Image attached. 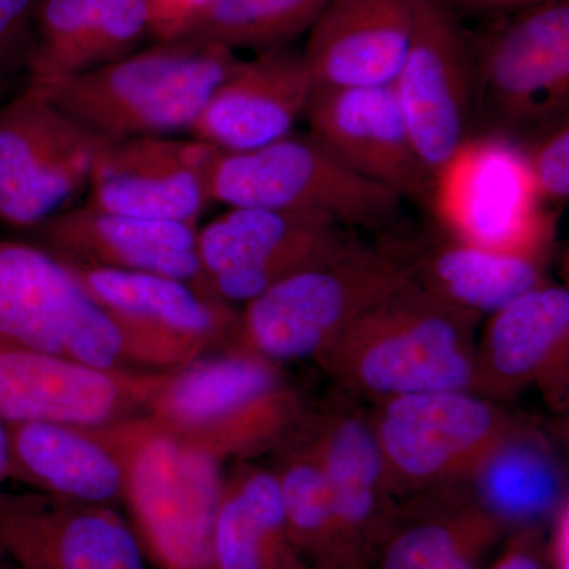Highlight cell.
I'll return each instance as SVG.
<instances>
[{"label":"cell","mask_w":569,"mask_h":569,"mask_svg":"<svg viewBox=\"0 0 569 569\" xmlns=\"http://www.w3.org/2000/svg\"><path fill=\"white\" fill-rule=\"evenodd\" d=\"M216 557L217 569H312L290 537L274 475L253 460L223 471Z\"/></svg>","instance_id":"cell-29"},{"label":"cell","mask_w":569,"mask_h":569,"mask_svg":"<svg viewBox=\"0 0 569 569\" xmlns=\"http://www.w3.org/2000/svg\"><path fill=\"white\" fill-rule=\"evenodd\" d=\"M539 197L546 204L567 203L569 198V123L560 116L527 133L519 142Z\"/></svg>","instance_id":"cell-32"},{"label":"cell","mask_w":569,"mask_h":569,"mask_svg":"<svg viewBox=\"0 0 569 569\" xmlns=\"http://www.w3.org/2000/svg\"><path fill=\"white\" fill-rule=\"evenodd\" d=\"M507 533L462 489L422 493L400 501L369 568L481 569Z\"/></svg>","instance_id":"cell-25"},{"label":"cell","mask_w":569,"mask_h":569,"mask_svg":"<svg viewBox=\"0 0 569 569\" xmlns=\"http://www.w3.org/2000/svg\"><path fill=\"white\" fill-rule=\"evenodd\" d=\"M317 569H369V567L361 563H355V561H343V563L326 565V567Z\"/></svg>","instance_id":"cell-39"},{"label":"cell","mask_w":569,"mask_h":569,"mask_svg":"<svg viewBox=\"0 0 569 569\" xmlns=\"http://www.w3.org/2000/svg\"><path fill=\"white\" fill-rule=\"evenodd\" d=\"M392 88L418 159L436 181L471 137L477 102L468 36L445 0H413V33Z\"/></svg>","instance_id":"cell-14"},{"label":"cell","mask_w":569,"mask_h":569,"mask_svg":"<svg viewBox=\"0 0 569 569\" xmlns=\"http://www.w3.org/2000/svg\"><path fill=\"white\" fill-rule=\"evenodd\" d=\"M486 569H550L542 527L511 531L500 556Z\"/></svg>","instance_id":"cell-35"},{"label":"cell","mask_w":569,"mask_h":569,"mask_svg":"<svg viewBox=\"0 0 569 569\" xmlns=\"http://www.w3.org/2000/svg\"><path fill=\"white\" fill-rule=\"evenodd\" d=\"M452 10L467 11V13H511L538 6L546 0H445Z\"/></svg>","instance_id":"cell-37"},{"label":"cell","mask_w":569,"mask_h":569,"mask_svg":"<svg viewBox=\"0 0 569 569\" xmlns=\"http://www.w3.org/2000/svg\"><path fill=\"white\" fill-rule=\"evenodd\" d=\"M0 569H13L3 556H0Z\"/></svg>","instance_id":"cell-40"},{"label":"cell","mask_w":569,"mask_h":569,"mask_svg":"<svg viewBox=\"0 0 569 569\" xmlns=\"http://www.w3.org/2000/svg\"><path fill=\"white\" fill-rule=\"evenodd\" d=\"M208 0H144L149 37L156 41L182 39Z\"/></svg>","instance_id":"cell-34"},{"label":"cell","mask_w":569,"mask_h":569,"mask_svg":"<svg viewBox=\"0 0 569 569\" xmlns=\"http://www.w3.org/2000/svg\"><path fill=\"white\" fill-rule=\"evenodd\" d=\"M370 406V422L400 501L462 488L522 418L475 391L418 392Z\"/></svg>","instance_id":"cell-7"},{"label":"cell","mask_w":569,"mask_h":569,"mask_svg":"<svg viewBox=\"0 0 569 569\" xmlns=\"http://www.w3.org/2000/svg\"><path fill=\"white\" fill-rule=\"evenodd\" d=\"M209 189L212 203L316 213L350 230H385L403 201L340 162L310 133H290L252 151L217 152Z\"/></svg>","instance_id":"cell-6"},{"label":"cell","mask_w":569,"mask_h":569,"mask_svg":"<svg viewBox=\"0 0 569 569\" xmlns=\"http://www.w3.org/2000/svg\"><path fill=\"white\" fill-rule=\"evenodd\" d=\"M402 253L415 282L479 317L490 316L531 288L550 282L548 260L482 249L448 234Z\"/></svg>","instance_id":"cell-28"},{"label":"cell","mask_w":569,"mask_h":569,"mask_svg":"<svg viewBox=\"0 0 569 569\" xmlns=\"http://www.w3.org/2000/svg\"><path fill=\"white\" fill-rule=\"evenodd\" d=\"M569 291L548 282L490 313L478 331L477 392L507 402L538 388L553 407L568 403Z\"/></svg>","instance_id":"cell-19"},{"label":"cell","mask_w":569,"mask_h":569,"mask_svg":"<svg viewBox=\"0 0 569 569\" xmlns=\"http://www.w3.org/2000/svg\"><path fill=\"white\" fill-rule=\"evenodd\" d=\"M481 317L408 277L316 362L337 389L373 403L436 391L477 392Z\"/></svg>","instance_id":"cell-1"},{"label":"cell","mask_w":569,"mask_h":569,"mask_svg":"<svg viewBox=\"0 0 569 569\" xmlns=\"http://www.w3.org/2000/svg\"><path fill=\"white\" fill-rule=\"evenodd\" d=\"M197 234V224L141 219L84 204L41 223L31 231V242L70 268L174 277L200 291Z\"/></svg>","instance_id":"cell-21"},{"label":"cell","mask_w":569,"mask_h":569,"mask_svg":"<svg viewBox=\"0 0 569 569\" xmlns=\"http://www.w3.org/2000/svg\"><path fill=\"white\" fill-rule=\"evenodd\" d=\"M459 489L508 531L545 526L568 497L556 441L526 418L519 419Z\"/></svg>","instance_id":"cell-27"},{"label":"cell","mask_w":569,"mask_h":569,"mask_svg":"<svg viewBox=\"0 0 569 569\" xmlns=\"http://www.w3.org/2000/svg\"><path fill=\"white\" fill-rule=\"evenodd\" d=\"M126 467L123 507L152 569H217L223 466L144 417L102 426Z\"/></svg>","instance_id":"cell-5"},{"label":"cell","mask_w":569,"mask_h":569,"mask_svg":"<svg viewBox=\"0 0 569 569\" xmlns=\"http://www.w3.org/2000/svg\"><path fill=\"white\" fill-rule=\"evenodd\" d=\"M217 152L192 137L108 141L92 164L86 204L141 219L198 224L212 203L209 181Z\"/></svg>","instance_id":"cell-17"},{"label":"cell","mask_w":569,"mask_h":569,"mask_svg":"<svg viewBox=\"0 0 569 569\" xmlns=\"http://www.w3.org/2000/svg\"><path fill=\"white\" fill-rule=\"evenodd\" d=\"M108 141L26 86L0 107V223L31 233L62 212Z\"/></svg>","instance_id":"cell-11"},{"label":"cell","mask_w":569,"mask_h":569,"mask_svg":"<svg viewBox=\"0 0 569 569\" xmlns=\"http://www.w3.org/2000/svg\"><path fill=\"white\" fill-rule=\"evenodd\" d=\"M302 422V421H301ZM288 531L310 568L336 563L339 537L331 490L316 449L301 425L271 452Z\"/></svg>","instance_id":"cell-30"},{"label":"cell","mask_w":569,"mask_h":569,"mask_svg":"<svg viewBox=\"0 0 569 569\" xmlns=\"http://www.w3.org/2000/svg\"><path fill=\"white\" fill-rule=\"evenodd\" d=\"M545 539L546 559L550 569H569V498H563L548 520Z\"/></svg>","instance_id":"cell-36"},{"label":"cell","mask_w":569,"mask_h":569,"mask_svg":"<svg viewBox=\"0 0 569 569\" xmlns=\"http://www.w3.org/2000/svg\"><path fill=\"white\" fill-rule=\"evenodd\" d=\"M356 241L350 228L316 213L230 208L198 228L200 291L224 305L244 306Z\"/></svg>","instance_id":"cell-12"},{"label":"cell","mask_w":569,"mask_h":569,"mask_svg":"<svg viewBox=\"0 0 569 569\" xmlns=\"http://www.w3.org/2000/svg\"><path fill=\"white\" fill-rule=\"evenodd\" d=\"M545 206L518 142L485 134L468 138L437 176L429 208L451 238L548 260L556 220Z\"/></svg>","instance_id":"cell-9"},{"label":"cell","mask_w":569,"mask_h":569,"mask_svg":"<svg viewBox=\"0 0 569 569\" xmlns=\"http://www.w3.org/2000/svg\"><path fill=\"white\" fill-rule=\"evenodd\" d=\"M359 403L337 389L321 406H310L301 429L316 449L331 490L339 537L336 563L355 561L370 567L400 500L369 410Z\"/></svg>","instance_id":"cell-16"},{"label":"cell","mask_w":569,"mask_h":569,"mask_svg":"<svg viewBox=\"0 0 569 569\" xmlns=\"http://www.w3.org/2000/svg\"><path fill=\"white\" fill-rule=\"evenodd\" d=\"M149 37L144 0H39L28 84L99 69Z\"/></svg>","instance_id":"cell-26"},{"label":"cell","mask_w":569,"mask_h":569,"mask_svg":"<svg viewBox=\"0 0 569 569\" xmlns=\"http://www.w3.org/2000/svg\"><path fill=\"white\" fill-rule=\"evenodd\" d=\"M6 479H9V441L6 425L0 421V486Z\"/></svg>","instance_id":"cell-38"},{"label":"cell","mask_w":569,"mask_h":569,"mask_svg":"<svg viewBox=\"0 0 569 569\" xmlns=\"http://www.w3.org/2000/svg\"><path fill=\"white\" fill-rule=\"evenodd\" d=\"M408 277L399 249L358 239L242 306L227 347L280 366L317 362L362 313Z\"/></svg>","instance_id":"cell-4"},{"label":"cell","mask_w":569,"mask_h":569,"mask_svg":"<svg viewBox=\"0 0 569 569\" xmlns=\"http://www.w3.org/2000/svg\"><path fill=\"white\" fill-rule=\"evenodd\" d=\"M413 33V0H329L302 58L317 88L395 82Z\"/></svg>","instance_id":"cell-23"},{"label":"cell","mask_w":569,"mask_h":569,"mask_svg":"<svg viewBox=\"0 0 569 569\" xmlns=\"http://www.w3.org/2000/svg\"><path fill=\"white\" fill-rule=\"evenodd\" d=\"M477 100L497 132L530 133L568 112L569 0H546L468 36Z\"/></svg>","instance_id":"cell-10"},{"label":"cell","mask_w":569,"mask_h":569,"mask_svg":"<svg viewBox=\"0 0 569 569\" xmlns=\"http://www.w3.org/2000/svg\"><path fill=\"white\" fill-rule=\"evenodd\" d=\"M13 569H18V568H17V567H14V565H13Z\"/></svg>","instance_id":"cell-41"},{"label":"cell","mask_w":569,"mask_h":569,"mask_svg":"<svg viewBox=\"0 0 569 569\" xmlns=\"http://www.w3.org/2000/svg\"><path fill=\"white\" fill-rule=\"evenodd\" d=\"M239 61L236 51L220 44L156 41L99 69L28 86L107 140L160 137L189 132Z\"/></svg>","instance_id":"cell-3"},{"label":"cell","mask_w":569,"mask_h":569,"mask_svg":"<svg viewBox=\"0 0 569 569\" xmlns=\"http://www.w3.org/2000/svg\"><path fill=\"white\" fill-rule=\"evenodd\" d=\"M39 0H0V107L28 86Z\"/></svg>","instance_id":"cell-33"},{"label":"cell","mask_w":569,"mask_h":569,"mask_svg":"<svg viewBox=\"0 0 569 569\" xmlns=\"http://www.w3.org/2000/svg\"><path fill=\"white\" fill-rule=\"evenodd\" d=\"M329 0H208L182 39L257 52L290 47ZM179 40V39H178Z\"/></svg>","instance_id":"cell-31"},{"label":"cell","mask_w":569,"mask_h":569,"mask_svg":"<svg viewBox=\"0 0 569 569\" xmlns=\"http://www.w3.org/2000/svg\"><path fill=\"white\" fill-rule=\"evenodd\" d=\"M118 323L142 370H174L231 342L239 310L174 277L70 268Z\"/></svg>","instance_id":"cell-13"},{"label":"cell","mask_w":569,"mask_h":569,"mask_svg":"<svg viewBox=\"0 0 569 569\" xmlns=\"http://www.w3.org/2000/svg\"><path fill=\"white\" fill-rule=\"evenodd\" d=\"M3 425L9 478L47 496L116 508L123 503L126 467L100 427Z\"/></svg>","instance_id":"cell-24"},{"label":"cell","mask_w":569,"mask_h":569,"mask_svg":"<svg viewBox=\"0 0 569 569\" xmlns=\"http://www.w3.org/2000/svg\"><path fill=\"white\" fill-rule=\"evenodd\" d=\"M306 119L309 133L356 173L402 200L430 204L433 181L415 151L392 84L316 88Z\"/></svg>","instance_id":"cell-20"},{"label":"cell","mask_w":569,"mask_h":569,"mask_svg":"<svg viewBox=\"0 0 569 569\" xmlns=\"http://www.w3.org/2000/svg\"><path fill=\"white\" fill-rule=\"evenodd\" d=\"M309 408L282 366L224 347L167 370L144 418L223 466L271 455Z\"/></svg>","instance_id":"cell-2"},{"label":"cell","mask_w":569,"mask_h":569,"mask_svg":"<svg viewBox=\"0 0 569 569\" xmlns=\"http://www.w3.org/2000/svg\"><path fill=\"white\" fill-rule=\"evenodd\" d=\"M316 88L302 51L282 47L257 52L217 86L190 137L223 152L263 148L293 133Z\"/></svg>","instance_id":"cell-22"},{"label":"cell","mask_w":569,"mask_h":569,"mask_svg":"<svg viewBox=\"0 0 569 569\" xmlns=\"http://www.w3.org/2000/svg\"><path fill=\"white\" fill-rule=\"evenodd\" d=\"M164 372L0 347V421L102 427L144 417Z\"/></svg>","instance_id":"cell-15"},{"label":"cell","mask_w":569,"mask_h":569,"mask_svg":"<svg viewBox=\"0 0 569 569\" xmlns=\"http://www.w3.org/2000/svg\"><path fill=\"white\" fill-rule=\"evenodd\" d=\"M0 556L18 569H148L116 507L0 490Z\"/></svg>","instance_id":"cell-18"},{"label":"cell","mask_w":569,"mask_h":569,"mask_svg":"<svg viewBox=\"0 0 569 569\" xmlns=\"http://www.w3.org/2000/svg\"><path fill=\"white\" fill-rule=\"evenodd\" d=\"M0 347L138 369L118 323L66 264L32 242L0 239Z\"/></svg>","instance_id":"cell-8"}]
</instances>
